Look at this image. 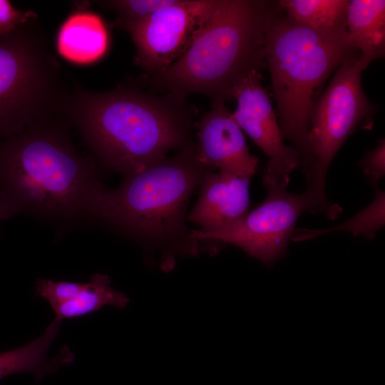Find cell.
Masks as SVG:
<instances>
[{
    "label": "cell",
    "instance_id": "obj_1",
    "mask_svg": "<svg viewBox=\"0 0 385 385\" xmlns=\"http://www.w3.org/2000/svg\"><path fill=\"white\" fill-rule=\"evenodd\" d=\"M57 117L0 140V200L16 215L66 228L96 220L106 189L93 159L72 143L67 120Z\"/></svg>",
    "mask_w": 385,
    "mask_h": 385
},
{
    "label": "cell",
    "instance_id": "obj_2",
    "mask_svg": "<svg viewBox=\"0 0 385 385\" xmlns=\"http://www.w3.org/2000/svg\"><path fill=\"white\" fill-rule=\"evenodd\" d=\"M195 112L186 100L132 86L94 92L75 85L63 108L97 160L125 175L189 143Z\"/></svg>",
    "mask_w": 385,
    "mask_h": 385
},
{
    "label": "cell",
    "instance_id": "obj_3",
    "mask_svg": "<svg viewBox=\"0 0 385 385\" xmlns=\"http://www.w3.org/2000/svg\"><path fill=\"white\" fill-rule=\"evenodd\" d=\"M279 9L277 1L220 0L184 54L148 74V82L180 99L200 93L225 102L242 79L265 68L266 31Z\"/></svg>",
    "mask_w": 385,
    "mask_h": 385
},
{
    "label": "cell",
    "instance_id": "obj_4",
    "mask_svg": "<svg viewBox=\"0 0 385 385\" xmlns=\"http://www.w3.org/2000/svg\"><path fill=\"white\" fill-rule=\"evenodd\" d=\"M347 32L324 33L289 19L280 9L266 31L265 63L283 137L309 173L308 135L312 109L325 82L347 58L357 55Z\"/></svg>",
    "mask_w": 385,
    "mask_h": 385
},
{
    "label": "cell",
    "instance_id": "obj_5",
    "mask_svg": "<svg viewBox=\"0 0 385 385\" xmlns=\"http://www.w3.org/2000/svg\"><path fill=\"white\" fill-rule=\"evenodd\" d=\"M209 167L189 143L179 153L132 174L120 185L106 190L96 220L135 240L170 241L186 232L184 215L195 188Z\"/></svg>",
    "mask_w": 385,
    "mask_h": 385
},
{
    "label": "cell",
    "instance_id": "obj_6",
    "mask_svg": "<svg viewBox=\"0 0 385 385\" xmlns=\"http://www.w3.org/2000/svg\"><path fill=\"white\" fill-rule=\"evenodd\" d=\"M70 91L37 16L0 36V140L62 115Z\"/></svg>",
    "mask_w": 385,
    "mask_h": 385
},
{
    "label": "cell",
    "instance_id": "obj_7",
    "mask_svg": "<svg viewBox=\"0 0 385 385\" xmlns=\"http://www.w3.org/2000/svg\"><path fill=\"white\" fill-rule=\"evenodd\" d=\"M371 63L355 55L346 58L317 101L311 114L308 144L310 169L304 192L311 212L329 219L342 213V207L326 195L329 167L347 138L369 117L374 107L361 86V73Z\"/></svg>",
    "mask_w": 385,
    "mask_h": 385
},
{
    "label": "cell",
    "instance_id": "obj_8",
    "mask_svg": "<svg viewBox=\"0 0 385 385\" xmlns=\"http://www.w3.org/2000/svg\"><path fill=\"white\" fill-rule=\"evenodd\" d=\"M267 190L265 201L237 221L213 232H190L195 240H215L234 245L266 265L285 255L295 225L302 212H310L305 193L293 194L286 188Z\"/></svg>",
    "mask_w": 385,
    "mask_h": 385
},
{
    "label": "cell",
    "instance_id": "obj_9",
    "mask_svg": "<svg viewBox=\"0 0 385 385\" xmlns=\"http://www.w3.org/2000/svg\"><path fill=\"white\" fill-rule=\"evenodd\" d=\"M219 2L175 0L128 29L135 63L148 74L166 69L188 49Z\"/></svg>",
    "mask_w": 385,
    "mask_h": 385
},
{
    "label": "cell",
    "instance_id": "obj_10",
    "mask_svg": "<svg viewBox=\"0 0 385 385\" xmlns=\"http://www.w3.org/2000/svg\"><path fill=\"white\" fill-rule=\"evenodd\" d=\"M260 76V73L253 71L234 88L231 98L236 100L237 108L232 116L268 157L263 178L265 188H286L291 174L299 167V156L284 143L277 114Z\"/></svg>",
    "mask_w": 385,
    "mask_h": 385
},
{
    "label": "cell",
    "instance_id": "obj_11",
    "mask_svg": "<svg viewBox=\"0 0 385 385\" xmlns=\"http://www.w3.org/2000/svg\"><path fill=\"white\" fill-rule=\"evenodd\" d=\"M197 155L200 162L223 174L251 179L258 159L252 155L241 128L225 106L212 103L198 123Z\"/></svg>",
    "mask_w": 385,
    "mask_h": 385
},
{
    "label": "cell",
    "instance_id": "obj_12",
    "mask_svg": "<svg viewBox=\"0 0 385 385\" xmlns=\"http://www.w3.org/2000/svg\"><path fill=\"white\" fill-rule=\"evenodd\" d=\"M250 179L218 173H207L200 192L187 219L202 232H213L230 225L249 211Z\"/></svg>",
    "mask_w": 385,
    "mask_h": 385
},
{
    "label": "cell",
    "instance_id": "obj_13",
    "mask_svg": "<svg viewBox=\"0 0 385 385\" xmlns=\"http://www.w3.org/2000/svg\"><path fill=\"white\" fill-rule=\"evenodd\" d=\"M61 323L54 318L39 337L21 347L0 352V380L14 374L28 372L39 382L60 368L71 364L75 357L68 346H63L54 357L47 356L58 334Z\"/></svg>",
    "mask_w": 385,
    "mask_h": 385
},
{
    "label": "cell",
    "instance_id": "obj_14",
    "mask_svg": "<svg viewBox=\"0 0 385 385\" xmlns=\"http://www.w3.org/2000/svg\"><path fill=\"white\" fill-rule=\"evenodd\" d=\"M108 36L101 19L80 9L71 14L57 36L59 53L72 62L87 63L99 59L106 51Z\"/></svg>",
    "mask_w": 385,
    "mask_h": 385
},
{
    "label": "cell",
    "instance_id": "obj_15",
    "mask_svg": "<svg viewBox=\"0 0 385 385\" xmlns=\"http://www.w3.org/2000/svg\"><path fill=\"white\" fill-rule=\"evenodd\" d=\"M346 32L360 57L370 63L385 53V1L351 0Z\"/></svg>",
    "mask_w": 385,
    "mask_h": 385
},
{
    "label": "cell",
    "instance_id": "obj_16",
    "mask_svg": "<svg viewBox=\"0 0 385 385\" xmlns=\"http://www.w3.org/2000/svg\"><path fill=\"white\" fill-rule=\"evenodd\" d=\"M282 11L292 21L324 33L346 31L349 0H279Z\"/></svg>",
    "mask_w": 385,
    "mask_h": 385
},
{
    "label": "cell",
    "instance_id": "obj_17",
    "mask_svg": "<svg viewBox=\"0 0 385 385\" xmlns=\"http://www.w3.org/2000/svg\"><path fill=\"white\" fill-rule=\"evenodd\" d=\"M129 299L125 294L111 287L109 277L101 273L93 274L84 282L78 293L70 301L55 309V317L61 321L93 313L104 306L125 307Z\"/></svg>",
    "mask_w": 385,
    "mask_h": 385
},
{
    "label": "cell",
    "instance_id": "obj_18",
    "mask_svg": "<svg viewBox=\"0 0 385 385\" xmlns=\"http://www.w3.org/2000/svg\"><path fill=\"white\" fill-rule=\"evenodd\" d=\"M375 188V197L373 201L349 220L339 225L325 229H295L292 240H309L335 231H346L355 236L362 235L369 240L373 239L377 232L384 226L385 222V193L381 189Z\"/></svg>",
    "mask_w": 385,
    "mask_h": 385
},
{
    "label": "cell",
    "instance_id": "obj_19",
    "mask_svg": "<svg viewBox=\"0 0 385 385\" xmlns=\"http://www.w3.org/2000/svg\"><path fill=\"white\" fill-rule=\"evenodd\" d=\"M175 0H111L96 1L99 6L113 10L117 15V26L127 31L142 22L160 9Z\"/></svg>",
    "mask_w": 385,
    "mask_h": 385
},
{
    "label": "cell",
    "instance_id": "obj_20",
    "mask_svg": "<svg viewBox=\"0 0 385 385\" xmlns=\"http://www.w3.org/2000/svg\"><path fill=\"white\" fill-rule=\"evenodd\" d=\"M83 283L69 281H53L38 278L36 283L35 295L43 297L52 309L68 302L81 290Z\"/></svg>",
    "mask_w": 385,
    "mask_h": 385
},
{
    "label": "cell",
    "instance_id": "obj_21",
    "mask_svg": "<svg viewBox=\"0 0 385 385\" xmlns=\"http://www.w3.org/2000/svg\"><path fill=\"white\" fill-rule=\"evenodd\" d=\"M364 175L376 187L385 175V140L381 139L379 144L359 160Z\"/></svg>",
    "mask_w": 385,
    "mask_h": 385
},
{
    "label": "cell",
    "instance_id": "obj_22",
    "mask_svg": "<svg viewBox=\"0 0 385 385\" xmlns=\"http://www.w3.org/2000/svg\"><path fill=\"white\" fill-rule=\"evenodd\" d=\"M36 16V14L31 11L16 9L9 1L0 0V36L14 31Z\"/></svg>",
    "mask_w": 385,
    "mask_h": 385
},
{
    "label": "cell",
    "instance_id": "obj_23",
    "mask_svg": "<svg viewBox=\"0 0 385 385\" xmlns=\"http://www.w3.org/2000/svg\"><path fill=\"white\" fill-rule=\"evenodd\" d=\"M16 215V212L9 205L0 200V222Z\"/></svg>",
    "mask_w": 385,
    "mask_h": 385
}]
</instances>
